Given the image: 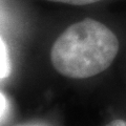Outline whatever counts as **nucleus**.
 <instances>
[{
	"mask_svg": "<svg viewBox=\"0 0 126 126\" xmlns=\"http://www.w3.org/2000/svg\"><path fill=\"white\" fill-rule=\"evenodd\" d=\"M47 1L64 3V4H70V5H87V4H92V3L99 2L101 0H47Z\"/></svg>",
	"mask_w": 126,
	"mask_h": 126,
	"instance_id": "7ed1b4c3",
	"label": "nucleus"
},
{
	"mask_svg": "<svg viewBox=\"0 0 126 126\" xmlns=\"http://www.w3.org/2000/svg\"><path fill=\"white\" fill-rule=\"evenodd\" d=\"M1 80H4L11 74L12 65H11V59H10V54L9 49H7V45L5 41L3 40V38H1Z\"/></svg>",
	"mask_w": 126,
	"mask_h": 126,
	"instance_id": "f03ea898",
	"label": "nucleus"
},
{
	"mask_svg": "<svg viewBox=\"0 0 126 126\" xmlns=\"http://www.w3.org/2000/svg\"><path fill=\"white\" fill-rule=\"evenodd\" d=\"M120 48L118 37L100 21L85 18L69 25L50 49V61L60 75L86 79L112 64Z\"/></svg>",
	"mask_w": 126,
	"mask_h": 126,
	"instance_id": "f257e3e1",
	"label": "nucleus"
},
{
	"mask_svg": "<svg viewBox=\"0 0 126 126\" xmlns=\"http://www.w3.org/2000/svg\"><path fill=\"white\" fill-rule=\"evenodd\" d=\"M1 123L3 124V121L5 120L6 115L9 112V109H7V106H9V101H7L6 97L4 96V94L1 93Z\"/></svg>",
	"mask_w": 126,
	"mask_h": 126,
	"instance_id": "20e7f679",
	"label": "nucleus"
},
{
	"mask_svg": "<svg viewBox=\"0 0 126 126\" xmlns=\"http://www.w3.org/2000/svg\"><path fill=\"white\" fill-rule=\"evenodd\" d=\"M106 126H126V121L122 119H116L110 121Z\"/></svg>",
	"mask_w": 126,
	"mask_h": 126,
	"instance_id": "39448f33",
	"label": "nucleus"
}]
</instances>
